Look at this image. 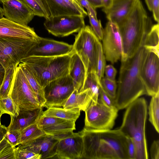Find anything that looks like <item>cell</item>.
Wrapping results in <instances>:
<instances>
[{
	"label": "cell",
	"mask_w": 159,
	"mask_h": 159,
	"mask_svg": "<svg viewBox=\"0 0 159 159\" xmlns=\"http://www.w3.org/2000/svg\"><path fill=\"white\" fill-rule=\"evenodd\" d=\"M0 110L2 115L7 114L15 116L19 114V109L9 96L0 99Z\"/></svg>",
	"instance_id": "cell-32"
},
{
	"label": "cell",
	"mask_w": 159,
	"mask_h": 159,
	"mask_svg": "<svg viewBox=\"0 0 159 159\" xmlns=\"http://www.w3.org/2000/svg\"><path fill=\"white\" fill-rule=\"evenodd\" d=\"M104 72L106 75L105 77L107 78L112 81H116L117 70L112 65H108L106 66Z\"/></svg>",
	"instance_id": "cell-42"
},
{
	"label": "cell",
	"mask_w": 159,
	"mask_h": 159,
	"mask_svg": "<svg viewBox=\"0 0 159 159\" xmlns=\"http://www.w3.org/2000/svg\"><path fill=\"white\" fill-rule=\"evenodd\" d=\"M58 139L53 135L45 134L29 142L20 144L17 148L39 154L41 159L51 158L57 154Z\"/></svg>",
	"instance_id": "cell-15"
},
{
	"label": "cell",
	"mask_w": 159,
	"mask_h": 159,
	"mask_svg": "<svg viewBox=\"0 0 159 159\" xmlns=\"http://www.w3.org/2000/svg\"><path fill=\"white\" fill-rule=\"evenodd\" d=\"M0 37L38 39L40 37L33 28L16 23L3 17L0 19Z\"/></svg>",
	"instance_id": "cell-20"
},
{
	"label": "cell",
	"mask_w": 159,
	"mask_h": 159,
	"mask_svg": "<svg viewBox=\"0 0 159 159\" xmlns=\"http://www.w3.org/2000/svg\"><path fill=\"white\" fill-rule=\"evenodd\" d=\"M18 66L21 69L38 101L42 106L44 107L45 99L43 89L39 84L33 73L26 64L20 63Z\"/></svg>",
	"instance_id": "cell-25"
},
{
	"label": "cell",
	"mask_w": 159,
	"mask_h": 159,
	"mask_svg": "<svg viewBox=\"0 0 159 159\" xmlns=\"http://www.w3.org/2000/svg\"><path fill=\"white\" fill-rule=\"evenodd\" d=\"M98 58L97 62V74L100 81L103 77L106 66V59L103 52L102 43L100 42L98 44Z\"/></svg>",
	"instance_id": "cell-35"
},
{
	"label": "cell",
	"mask_w": 159,
	"mask_h": 159,
	"mask_svg": "<svg viewBox=\"0 0 159 159\" xmlns=\"http://www.w3.org/2000/svg\"><path fill=\"white\" fill-rule=\"evenodd\" d=\"M50 16L76 15L85 18L87 12L82 6L80 0H45Z\"/></svg>",
	"instance_id": "cell-18"
},
{
	"label": "cell",
	"mask_w": 159,
	"mask_h": 159,
	"mask_svg": "<svg viewBox=\"0 0 159 159\" xmlns=\"http://www.w3.org/2000/svg\"><path fill=\"white\" fill-rule=\"evenodd\" d=\"M112 0H101L102 7L107 9L110 7L111 5Z\"/></svg>",
	"instance_id": "cell-50"
},
{
	"label": "cell",
	"mask_w": 159,
	"mask_h": 159,
	"mask_svg": "<svg viewBox=\"0 0 159 159\" xmlns=\"http://www.w3.org/2000/svg\"><path fill=\"white\" fill-rule=\"evenodd\" d=\"M80 111L78 108L67 109L60 107H51L43 111L42 115L59 118L75 122L80 115Z\"/></svg>",
	"instance_id": "cell-26"
},
{
	"label": "cell",
	"mask_w": 159,
	"mask_h": 159,
	"mask_svg": "<svg viewBox=\"0 0 159 159\" xmlns=\"http://www.w3.org/2000/svg\"><path fill=\"white\" fill-rule=\"evenodd\" d=\"M148 52L142 46L132 57L121 63L118 87L114 100L118 110L126 108L139 97L146 94L140 77V70Z\"/></svg>",
	"instance_id": "cell-2"
},
{
	"label": "cell",
	"mask_w": 159,
	"mask_h": 159,
	"mask_svg": "<svg viewBox=\"0 0 159 159\" xmlns=\"http://www.w3.org/2000/svg\"><path fill=\"white\" fill-rule=\"evenodd\" d=\"M150 157L152 159H159V141L154 140L150 149Z\"/></svg>",
	"instance_id": "cell-43"
},
{
	"label": "cell",
	"mask_w": 159,
	"mask_h": 159,
	"mask_svg": "<svg viewBox=\"0 0 159 159\" xmlns=\"http://www.w3.org/2000/svg\"><path fill=\"white\" fill-rule=\"evenodd\" d=\"M117 25L122 39L123 63L132 57L143 45L152 25L140 0H137L129 15Z\"/></svg>",
	"instance_id": "cell-1"
},
{
	"label": "cell",
	"mask_w": 159,
	"mask_h": 159,
	"mask_svg": "<svg viewBox=\"0 0 159 159\" xmlns=\"http://www.w3.org/2000/svg\"><path fill=\"white\" fill-rule=\"evenodd\" d=\"M101 1V0H100Z\"/></svg>",
	"instance_id": "cell-55"
},
{
	"label": "cell",
	"mask_w": 159,
	"mask_h": 159,
	"mask_svg": "<svg viewBox=\"0 0 159 159\" xmlns=\"http://www.w3.org/2000/svg\"><path fill=\"white\" fill-rule=\"evenodd\" d=\"M45 102L44 107L63 106L75 87L69 75L50 82L43 89Z\"/></svg>",
	"instance_id": "cell-10"
},
{
	"label": "cell",
	"mask_w": 159,
	"mask_h": 159,
	"mask_svg": "<svg viewBox=\"0 0 159 159\" xmlns=\"http://www.w3.org/2000/svg\"><path fill=\"white\" fill-rule=\"evenodd\" d=\"M8 131L7 127L0 124V142L5 138Z\"/></svg>",
	"instance_id": "cell-46"
},
{
	"label": "cell",
	"mask_w": 159,
	"mask_h": 159,
	"mask_svg": "<svg viewBox=\"0 0 159 159\" xmlns=\"http://www.w3.org/2000/svg\"><path fill=\"white\" fill-rule=\"evenodd\" d=\"M45 134L37 123L30 125L20 131V144L32 141Z\"/></svg>",
	"instance_id": "cell-29"
},
{
	"label": "cell",
	"mask_w": 159,
	"mask_h": 159,
	"mask_svg": "<svg viewBox=\"0 0 159 159\" xmlns=\"http://www.w3.org/2000/svg\"><path fill=\"white\" fill-rule=\"evenodd\" d=\"M74 51L73 45L40 37L39 43L29 56H58L70 54Z\"/></svg>",
	"instance_id": "cell-17"
},
{
	"label": "cell",
	"mask_w": 159,
	"mask_h": 159,
	"mask_svg": "<svg viewBox=\"0 0 159 159\" xmlns=\"http://www.w3.org/2000/svg\"><path fill=\"white\" fill-rule=\"evenodd\" d=\"M138 0H112L111 7L102 8L108 21L118 25L130 14Z\"/></svg>",
	"instance_id": "cell-21"
},
{
	"label": "cell",
	"mask_w": 159,
	"mask_h": 159,
	"mask_svg": "<svg viewBox=\"0 0 159 159\" xmlns=\"http://www.w3.org/2000/svg\"><path fill=\"white\" fill-rule=\"evenodd\" d=\"M100 83L105 93L111 98L115 100L117 88L116 81L110 80L105 77L101 79Z\"/></svg>",
	"instance_id": "cell-34"
},
{
	"label": "cell",
	"mask_w": 159,
	"mask_h": 159,
	"mask_svg": "<svg viewBox=\"0 0 159 159\" xmlns=\"http://www.w3.org/2000/svg\"><path fill=\"white\" fill-rule=\"evenodd\" d=\"M2 114L1 111L0 110V124L1 118V116H2Z\"/></svg>",
	"instance_id": "cell-54"
},
{
	"label": "cell",
	"mask_w": 159,
	"mask_h": 159,
	"mask_svg": "<svg viewBox=\"0 0 159 159\" xmlns=\"http://www.w3.org/2000/svg\"><path fill=\"white\" fill-rule=\"evenodd\" d=\"M33 11L34 16L43 17L45 19L48 16L41 6L35 0H23Z\"/></svg>",
	"instance_id": "cell-37"
},
{
	"label": "cell",
	"mask_w": 159,
	"mask_h": 159,
	"mask_svg": "<svg viewBox=\"0 0 159 159\" xmlns=\"http://www.w3.org/2000/svg\"><path fill=\"white\" fill-rule=\"evenodd\" d=\"M118 111L109 108L99 99L97 101L92 100L84 111V127L96 129H111Z\"/></svg>",
	"instance_id": "cell-9"
},
{
	"label": "cell",
	"mask_w": 159,
	"mask_h": 159,
	"mask_svg": "<svg viewBox=\"0 0 159 159\" xmlns=\"http://www.w3.org/2000/svg\"><path fill=\"white\" fill-rule=\"evenodd\" d=\"M95 9L102 7L101 1L100 0H86Z\"/></svg>",
	"instance_id": "cell-48"
},
{
	"label": "cell",
	"mask_w": 159,
	"mask_h": 159,
	"mask_svg": "<svg viewBox=\"0 0 159 159\" xmlns=\"http://www.w3.org/2000/svg\"><path fill=\"white\" fill-rule=\"evenodd\" d=\"M83 142L81 159H119L115 149L118 143L116 129H96L84 127L80 132Z\"/></svg>",
	"instance_id": "cell-4"
},
{
	"label": "cell",
	"mask_w": 159,
	"mask_h": 159,
	"mask_svg": "<svg viewBox=\"0 0 159 159\" xmlns=\"http://www.w3.org/2000/svg\"><path fill=\"white\" fill-rule=\"evenodd\" d=\"M126 108L122 123L118 129L125 136L134 141L136 148V159H148L145 134L148 113L146 100L143 98H139Z\"/></svg>",
	"instance_id": "cell-3"
},
{
	"label": "cell",
	"mask_w": 159,
	"mask_h": 159,
	"mask_svg": "<svg viewBox=\"0 0 159 159\" xmlns=\"http://www.w3.org/2000/svg\"><path fill=\"white\" fill-rule=\"evenodd\" d=\"M5 72V69L0 62V87L3 81Z\"/></svg>",
	"instance_id": "cell-49"
},
{
	"label": "cell",
	"mask_w": 159,
	"mask_h": 159,
	"mask_svg": "<svg viewBox=\"0 0 159 159\" xmlns=\"http://www.w3.org/2000/svg\"><path fill=\"white\" fill-rule=\"evenodd\" d=\"M159 23L152 25L148 34L143 46L148 51L159 55Z\"/></svg>",
	"instance_id": "cell-27"
},
{
	"label": "cell",
	"mask_w": 159,
	"mask_h": 159,
	"mask_svg": "<svg viewBox=\"0 0 159 159\" xmlns=\"http://www.w3.org/2000/svg\"><path fill=\"white\" fill-rule=\"evenodd\" d=\"M2 8L0 7V19L3 17Z\"/></svg>",
	"instance_id": "cell-52"
},
{
	"label": "cell",
	"mask_w": 159,
	"mask_h": 159,
	"mask_svg": "<svg viewBox=\"0 0 159 159\" xmlns=\"http://www.w3.org/2000/svg\"><path fill=\"white\" fill-rule=\"evenodd\" d=\"M105 105L110 108L117 109L114 100L109 97L104 92L99 84V99Z\"/></svg>",
	"instance_id": "cell-39"
},
{
	"label": "cell",
	"mask_w": 159,
	"mask_h": 159,
	"mask_svg": "<svg viewBox=\"0 0 159 159\" xmlns=\"http://www.w3.org/2000/svg\"><path fill=\"white\" fill-rule=\"evenodd\" d=\"M92 94L89 89L79 92L75 89L63 106L65 109L78 108L84 111L92 99Z\"/></svg>",
	"instance_id": "cell-24"
},
{
	"label": "cell",
	"mask_w": 159,
	"mask_h": 159,
	"mask_svg": "<svg viewBox=\"0 0 159 159\" xmlns=\"http://www.w3.org/2000/svg\"><path fill=\"white\" fill-rule=\"evenodd\" d=\"M16 159H41L40 155L31 152L21 150L17 147L15 150Z\"/></svg>",
	"instance_id": "cell-38"
},
{
	"label": "cell",
	"mask_w": 159,
	"mask_h": 159,
	"mask_svg": "<svg viewBox=\"0 0 159 159\" xmlns=\"http://www.w3.org/2000/svg\"><path fill=\"white\" fill-rule=\"evenodd\" d=\"M9 96L19 110H33L43 107L18 65L16 68Z\"/></svg>",
	"instance_id": "cell-8"
},
{
	"label": "cell",
	"mask_w": 159,
	"mask_h": 159,
	"mask_svg": "<svg viewBox=\"0 0 159 159\" xmlns=\"http://www.w3.org/2000/svg\"><path fill=\"white\" fill-rule=\"evenodd\" d=\"M17 66L11 65L5 68L4 77L0 87V99L9 96L14 75Z\"/></svg>",
	"instance_id": "cell-30"
},
{
	"label": "cell",
	"mask_w": 159,
	"mask_h": 159,
	"mask_svg": "<svg viewBox=\"0 0 159 159\" xmlns=\"http://www.w3.org/2000/svg\"><path fill=\"white\" fill-rule=\"evenodd\" d=\"M20 131L8 130L5 138L12 146L16 147L20 144Z\"/></svg>",
	"instance_id": "cell-40"
},
{
	"label": "cell",
	"mask_w": 159,
	"mask_h": 159,
	"mask_svg": "<svg viewBox=\"0 0 159 159\" xmlns=\"http://www.w3.org/2000/svg\"><path fill=\"white\" fill-rule=\"evenodd\" d=\"M102 48L106 60L112 64L121 60L122 45L118 25L108 21L103 29Z\"/></svg>",
	"instance_id": "cell-12"
},
{
	"label": "cell",
	"mask_w": 159,
	"mask_h": 159,
	"mask_svg": "<svg viewBox=\"0 0 159 159\" xmlns=\"http://www.w3.org/2000/svg\"><path fill=\"white\" fill-rule=\"evenodd\" d=\"M100 42L91 26L88 25L80 30L75 36L73 49L83 62L86 76L89 72L97 73Z\"/></svg>",
	"instance_id": "cell-6"
},
{
	"label": "cell",
	"mask_w": 159,
	"mask_h": 159,
	"mask_svg": "<svg viewBox=\"0 0 159 159\" xmlns=\"http://www.w3.org/2000/svg\"><path fill=\"white\" fill-rule=\"evenodd\" d=\"M100 83V81L98 79L97 73H89L87 75L82 91L89 89L92 94V100L97 101L99 97Z\"/></svg>",
	"instance_id": "cell-31"
},
{
	"label": "cell",
	"mask_w": 159,
	"mask_h": 159,
	"mask_svg": "<svg viewBox=\"0 0 159 159\" xmlns=\"http://www.w3.org/2000/svg\"><path fill=\"white\" fill-rule=\"evenodd\" d=\"M87 12L91 27L99 40H102L103 37V28L101 20L95 19L89 12Z\"/></svg>",
	"instance_id": "cell-36"
},
{
	"label": "cell",
	"mask_w": 159,
	"mask_h": 159,
	"mask_svg": "<svg viewBox=\"0 0 159 159\" xmlns=\"http://www.w3.org/2000/svg\"><path fill=\"white\" fill-rule=\"evenodd\" d=\"M149 120L159 133V93L152 96L148 107Z\"/></svg>",
	"instance_id": "cell-28"
},
{
	"label": "cell",
	"mask_w": 159,
	"mask_h": 159,
	"mask_svg": "<svg viewBox=\"0 0 159 159\" xmlns=\"http://www.w3.org/2000/svg\"><path fill=\"white\" fill-rule=\"evenodd\" d=\"M126 137V148L128 159H136V148L134 142L131 138Z\"/></svg>",
	"instance_id": "cell-41"
},
{
	"label": "cell",
	"mask_w": 159,
	"mask_h": 159,
	"mask_svg": "<svg viewBox=\"0 0 159 159\" xmlns=\"http://www.w3.org/2000/svg\"><path fill=\"white\" fill-rule=\"evenodd\" d=\"M7 0H0V2H1V3H2L3 2H4L6 1H7Z\"/></svg>",
	"instance_id": "cell-53"
},
{
	"label": "cell",
	"mask_w": 159,
	"mask_h": 159,
	"mask_svg": "<svg viewBox=\"0 0 159 159\" xmlns=\"http://www.w3.org/2000/svg\"><path fill=\"white\" fill-rule=\"evenodd\" d=\"M41 6L44 11L48 14L49 12L48 8L45 0H35Z\"/></svg>",
	"instance_id": "cell-47"
},
{
	"label": "cell",
	"mask_w": 159,
	"mask_h": 159,
	"mask_svg": "<svg viewBox=\"0 0 159 159\" xmlns=\"http://www.w3.org/2000/svg\"><path fill=\"white\" fill-rule=\"evenodd\" d=\"M58 139L56 156L61 159H81L83 142L80 132H70L54 136Z\"/></svg>",
	"instance_id": "cell-14"
},
{
	"label": "cell",
	"mask_w": 159,
	"mask_h": 159,
	"mask_svg": "<svg viewBox=\"0 0 159 159\" xmlns=\"http://www.w3.org/2000/svg\"><path fill=\"white\" fill-rule=\"evenodd\" d=\"M140 76L146 94L152 96L159 93V56L148 52L141 65Z\"/></svg>",
	"instance_id": "cell-13"
},
{
	"label": "cell",
	"mask_w": 159,
	"mask_h": 159,
	"mask_svg": "<svg viewBox=\"0 0 159 159\" xmlns=\"http://www.w3.org/2000/svg\"><path fill=\"white\" fill-rule=\"evenodd\" d=\"M37 124L45 134L55 136L70 132L75 129V122L59 118L42 115Z\"/></svg>",
	"instance_id": "cell-19"
},
{
	"label": "cell",
	"mask_w": 159,
	"mask_h": 159,
	"mask_svg": "<svg viewBox=\"0 0 159 159\" xmlns=\"http://www.w3.org/2000/svg\"><path fill=\"white\" fill-rule=\"evenodd\" d=\"M42 107L33 110H19L16 116H11V122L7 127L8 131H21L32 124L37 123L43 112Z\"/></svg>",
	"instance_id": "cell-22"
},
{
	"label": "cell",
	"mask_w": 159,
	"mask_h": 159,
	"mask_svg": "<svg viewBox=\"0 0 159 159\" xmlns=\"http://www.w3.org/2000/svg\"><path fill=\"white\" fill-rule=\"evenodd\" d=\"M145 1L148 10L152 11L153 0H145Z\"/></svg>",
	"instance_id": "cell-51"
},
{
	"label": "cell",
	"mask_w": 159,
	"mask_h": 159,
	"mask_svg": "<svg viewBox=\"0 0 159 159\" xmlns=\"http://www.w3.org/2000/svg\"><path fill=\"white\" fill-rule=\"evenodd\" d=\"M38 39L0 37V62L5 68L18 66L39 43Z\"/></svg>",
	"instance_id": "cell-7"
},
{
	"label": "cell",
	"mask_w": 159,
	"mask_h": 159,
	"mask_svg": "<svg viewBox=\"0 0 159 159\" xmlns=\"http://www.w3.org/2000/svg\"><path fill=\"white\" fill-rule=\"evenodd\" d=\"M16 148L5 137L0 142V159H16Z\"/></svg>",
	"instance_id": "cell-33"
},
{
	"label": "cell",
	"mask_w": 159,
	"mask_h": 159,
	"mask_svg": "<svg viewBox=\"0 0 159 159\" xmlns=\"http://www.w3.org/2000/svg\"><path fill=\"white\" fill-rule=\"evenodd\" d=\"M84 18L76 15L50 16L45 19L43 24L49 33L56 36L63 37L78 32L84 27Z\"/></svg>",
	"instance_id": "cell-11"
},
{
	"label": "cell",
	"mask_w": 159,
	"mask_h": 159,
	"mask_svg": "<svg viewBox=\"0 0 159 159\" xmlns=\"http://www.w3.org/2000/svg\"><path fill=\"white\" fill-rule=\"evenodd\" d=\"M68 75L72 80L75 89L79 92L82 91L86 72L83 62L74 51L71 55Z\"/></svg>",
	"instance_id": "cell-23"
},
{
	"label": "cell",
	"mask_w": 159,
	"mask_h": 159,
	"mask_svg": "<svg viewBox=\"0 0 159 159\" xmlns=\"http://www.w3.org/2000/svg\"><path fill=\"white\" fill-rule=\"evenodd\" d=\"M72 53L53 57L28 56L22 59L20 63H25L28 66L39 84L44 89L52 81L68 75L70 57Z\"/></svg>",
	"instance_id": "cell-5"
},
{
	"label": "cell",
	"mask_w": 159,
	"mask_h": 159,
	"mask_svg": "<svg viewBox=\"0 0 159 159\" xmlns=\"http://www.w3.org/2000/svg\"><path fill=\"white\" fill-rule=\"evenodd\" d=\"M152 11L154 20L159 23V0H153Z\"/></svg>",
	"instance_id": "cell-45"
},
{
	"label": "cell",
	"mask_w": 159,
	"mask_h": 159,
	"mask_svg": "<svg viewBox=\"0 0 159 159\" xmlns=\"http://www.w3.org/2000/svg\"><path fill=\"white\" fill-rule=\"evenodd\" d=\"M2 4L3 16L16 23L27 26L34 16L32 10L23 0H7Z\"/></svg>",
	"instance_id": "cell-16"
},
{
	"label": "cell",
	"mask_w": 159,
	"mask_h": 159,
	"mask_svg": "<svg viewBox=\"0 0 159 159\" xmlns=\"http://www.w3.org/2000/svg\"><path fill=\"white\" fill-rule=\"evenodd\" d=\"M80 3L83 8H85L87 11L89 12L96 19H98L96 9L86 0H80Z\"/></svg>",
	"instance_id": "cell-44"
}]
</instances>
